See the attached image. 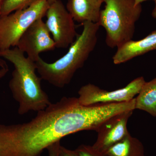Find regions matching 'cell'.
Here are the masks:
<instances>
[{"instance_id":"15","label":"cell","mask_w":156,"mask_h":156,"mask_svg":"<svg viewBox=\"0 0 156 156\" xmlns=\"http://www.w3.org/2000/svg\"><path fill=\"white\" fill-rule=\"evenodd\" d=\"M75 150L80 156H107L104 153L95 149L92 145L82 144Z\"/></svg>"},{"instance_id":"8","label":"cell","mask_w":156,"mask_h":156,"mask_svg":"<svg viewBox=\"0 0 156 156\" xmlns=\"http://www.w3.org/2000/svg\"><path fill=\"white\" fill-rule=\"evenodd\" d=\"M43 18L37 20L24 32L16 47L36 62L40 53L56 48L55 43Z\"/></svg>"},{"instance_id":"2","label":"cell","mask_w":156,"mask_h":156,"mask_svg":"<svg viewBox=\"0 0 156 156\" xmlns=\"http://www.w3.org/2000/svg\"><path fill=\"white\" fill-rule=\"evenodd\" d=\"M0 57L11 62L14 69L9 87L14 100L18 102V113L43 110L50 104L48 95L42 89V79L37 76L35 62L24 56L17 48L0 50Z\"/></svg>"},{"instance_id":"4","label":"cell","mask_w":156,"mask_h":156,"mask_svg":"<svg viewBox=\"0 0 156 156\" xmlns=\"http://www.w3.org/2000/svg\"><path fill=\"white\" fill-rule=\"evenodd\" d=\"M98 23L106 31L105 42L109 48H118L132 40L142 9L135 0H104Z\"/></svg>"},{"instance_id":"19","label":"cell","mask_w":156,"mask_h":156,"mask_svg":"<svg viewBox=\"0 0 156 156\" xmlns=\"http://www.w3.org/2000/svg\"><path fill=\"white\" fill-rule=\"evenodd\" d=\"M154 2L155 5L154 7L152 12L151 15L152 17L156 19V0H153Z\"/></svg>"},{"instance_id":"16","label":"cell","mask_w":156,"mask_h":156,"mask_svg":"<svg viewBox=\"0 0 156 156\" xmlns=\"http://www.w3.org/2000/svg\"><path fill=\"white\" fill-rule=\"evenodd\" d=\"M60 146V141H57L50 146L47 149L48 151V156H58Z\"/></svg>"},{"instance_id":"14","label":"cell","mask_w":156,"mask_h":156,"mask_svg":"<svg viewBox=\"0 0 156 156\" xmlns=\"http://www.w3.org/2000/svg\"><path fill=\"white\" fill-rule=\"evenodd\" d=\"M39 0H3L0 16L8 15L17 10L26 9Z\"/></svg>"},{"instance_id":"21","label":"cell","mask_w":156,"mask_h":156,"mask_svg":"<svg viewBox=\"0 0 156 156\" xmlns=\"http://www.w3.org/2000/svg\"><path fill=\"white\" fill-rule=\"evenodd\" d=\"M48 3H49V5H51L52 3L54 2L56 0H47Z\"/></svg>"},{"instance_id":"7","label":"cell","mask_w":156,"mask_h":156,"mask_svg":"<svg viewBox=\"0 0 156 156\" xmlns=\"http://www.w3.org/2000/svg\"><path fill=\"white\" fill-rule=\"evenodd\" d=\"M46 25L56 48H67L77 36L74 20L61 0L50 5L46 12Z\"/></svg>"},{"instance_id":"18","label":"cell","mask_w":156,"mask_h":156,"mask_svg":"<svg viewBox=\"0 0 156 156\" xmlns=\"http://www.w3.org/2000/svg\"><path fill=\"white\" fill-rule=\"evenodd\" d=\"M8 71H9V68L2 69L0 70V79H2Z\"/></svg>"},{"instance_id":"1","label":"cell","mask_w":156,"mask_h":156,"mask_svg":"<svg viewBox=\"0 0 156 156\" xmlns=\"http://www.w3.org/2000/svg\"><path fill=\"white\" fill-rule=\"evenodd\" d=\"M109 117L105 105H84L78 98L62 97L27 122L0 124V156H41L64 136L82 131H97Z\"/></svg>"},{"instance_id":"11","label":"cell","mask_w":156,"mask_h":156,"mask_svg":"<svg viewBox=\"0 0 156 156\" xmlns=\"http://www.w3.org/2000/svg\"><path fill=\"white\" fill-rule=\"evenodd\" d=\"M104 0H68L66 9L74 21L98 23Z\"/></svg>"},{"instance_id":"22","label":"cell","mask_w":156,"mask_h":156,"mask_svg":"<svg viewBox=\"0 0 156 156\" xmlns=\"http://www.w3.org/2000/svg\"><path fill=\"white\" fill-rule=\"evenodd\" d=\"M3 0H0V9H1V6H2V3Z\"/></svg>"},{"instance_id":"5","label":"cell","mask_w":156,"mask_h":156,"mask_svg":"<svg viewBox=\"0 0 156 156\" xmlns=\"http://www.w3.org/2000/svg\"><path fill=\"white\" fill-rule=\"evenodd\" d=\"M49 6L47 0H39L26 9L0 16V50L16 47L28 27L46 15Z\"/></svg>"},{"instance_id":"13","label":"cell","mask_w":156,"mask_h":156,"mask_svg":"<svg viewBox=\"0 0 156 156\" xmlns=\"http://www.w3.org/2000/svg\"><path fill=\"white\" fill-rule=\"evenodd\" d=\"M135 98V109L156 117V77L144 83Z\"/></svg>"},{"instance_id":"17","label":"cell","mask_w":156,"mask_h":156,"mask_svg":"<svg viewBox=\"0 0 156 156\" xmlns=\"http://www.w3.org/2000/svg\"><path fill=\"white\" fill-rule=\"evenodd\" d=\"M58 156H80L75 150H71L61 145Z\"/></svg>"},{"instance_id":"20","label":"cell","mask_w":156,"mask_h":156,"mask_svg":"<svg viewBox=\"0 0 156 156\" xmlns=\"http://www.w3.org/2000/svg\"><path fill=\"white\" fill-rule=\"evenodd\" d=\"M148 1H153V0H135V2L136 5H141V3Z\"/></svg>"},{"instance_id":"3","label":"cell","mask_w":156,"mask_h":156,"mask_svg":"<svg viewBox=\"0 0 156 156\" xmlns=\"http://www.w3.org/2000/svg\"><path fill=\"white\" fill-rule=\"evenodd\" d=\"M83 24L82 33L64 56L52 63L46 62L41 57L36 62L37 71L42 80L62 88L70 83L76 72L84 66L97 44L100 26L90 22Z\"/></svg>"},{"instance_id":"10","label":"cell","mask_w":156,"mask_h":156,"mask_svg":"<svg viewBox=\"0 0 156 156\" xmlns=\"http://www.w3.org/2000/svg\"><path fill=\"white\" fill-rule=\"evenodd\" d=\"M156 50V30L139 41L131 40L117 48L112 57L115 64L125 63L137 56Z\"/></svg>"},{"instance_id":"12","label":"cell","mask_w":156,"mask_h":156,"mask_svg":"<svg viewBox=\"0 0 156 156\" xmlns=\"http://www.w3.org/2000/svg\"><path fill=\"white\" fill-rule=\"evenodd\" d=\"M107 156H145L142 143L129 134L104 153Z\"/></svg>"},{"instance_id":"9","label":"cell","mask_w":156,"mask_h":156,"mask_svg":"<svg viewBox=\"0 0 156 156\" xmlns=\"http://www.w3.org/2000/svg\"><path fill=\"white\" fill-rule=\"evenodd\" d=\"M134 111L123 112L112 117L105 121L98 128L97 139L93 147L104 153L114 144L127 136L128 119Z\"/></svg>"},{"instance_id":"6","label":"cell","mask_w":156,"mask_h":156,"mask_svg":"<svg viewBox=\"0 0 156 156\" xmlns=\"http://www.w3.org/2000/svg\"><path fill=\"white\" fill-rule=\"evenodd\" d=\"M145 82L143 77H138L126 87L110 91L88 83L79 89L78 99L80 103L84 105L128 102L135 98Z\"/></svg>"}]
</instances>
